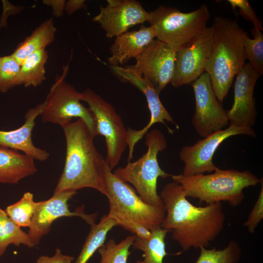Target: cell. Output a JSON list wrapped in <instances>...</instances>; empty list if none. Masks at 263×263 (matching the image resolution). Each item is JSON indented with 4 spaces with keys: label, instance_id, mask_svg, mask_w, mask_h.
<instances>
[{
    "label": "cell",
    "instance_id": "obj_1",
    "mask_svg": "<svg viewBox=\"0 0 263 263\" xmlns=\"http://www.w3.org/2000/svg\"><path fill=\"white\" fill-rule=\"evenodd\" d=\"M160 196L166 213L160 226L172 231L183 251L207 247L222 231L225 218L222 203L195 206L174 181L165 186Z\"/></svg>",
    "mask_w": 263,
    "mask_h": 263
},
{
    "label": "cell",
    "instance_id": "obj_2",
    "mask_svg": "<svg viewBox=\"0 0 263 263\" xmlns=\"http://www.w3.org/2000/svg\"><path fill=\"white\" fill-rule=\"evenodd\" d=\"M62 128L66 140V157L54 193L88 188L106 195L105 173L108 164L94 144L95 136L81 119Z\"/></svg>",
    "mask_w": 263,
    "mask_h": 263
},
{
    "label": "cell",
    "instance_id": "obj_3",
    "mask_svg": "<svg viewBox=\"0 0 263 263\" xmlns=\"http://www.w3.org/2000/svg\"><path fill=\"white\" fill-rule=\"evenodd\" d=\"M211 27L212 43L205 72L222 103L234 78L245 63L243 42L245 32L236 20L220 16L214 18Z\"/></svg>",
    "mask_w": 263,
    "mask_h": 263
},
{
    "label": "cell",
    "instance_id": "obj_4",
    "mask_svg": "<svg viewBox=\"0 0 263 263\" xmlns=\"http://www.w3.org/2000/svg\"><path fill=\"white\" fill-rule=\"evenodd\" d=\"M170 177L181 186L187 197L198 199L200 204L225 202L232 207L242 204L245 188L255 187L263 180L248 170L222 169L218 167L207 174H171Z\"/></svg>",
    "mask_w": 263,
    "mask_h": 263
},
{
    "label": "cell",
    "instance_id": "obj_5",
    "mask_svg": "<svg viewBox=\"0 0 263 263\" xmlns=\"http://www.w3.org/2000/svg\"><path fill=\"white\" fill-rule=\"evenodd\" d=\"M145 145L147 151L135 162H129L113 172L123 182L132 184L137 194L146 203L165 210L161 198L157 193L158 178L170 177L160 167L157 155L167 147V140L159 130L154 129L146 134Z\"/></svg>",
    "mask_w": 263,
    "mask_h": 263
},
{
    "label": "cell",
    "instance_id": "obj_6",
    "mask_svg": "<svg viewBox=\"0 0 263 263\" xmlns=\"http://www.w3.org/2000/svg\"><path fill=\"white\" fill-rule=\"evenodd\" d=\"M148 22L153 27L156 39L177 51L187 47L204 33L210 14L207 6L187 13L165 6H159L150 12Z\"/></svg>",
    "mask_w": 263,
    "mask_h": 263
},
{
    "label": "cell",
    "instance_id": "obj_7",
    "mask_svg": "<svg viewBox=\"0 0 263 263\" xmlns=\"http://www.w3.org/2000/svg\"><path fill=\"white\" fill-rule=\"evenodd\" d=\"M106 196L109 202L107 216L116 223L121 221L140 224L151 230L160 225L165 210L145 202L135 189L118 178L108 165L105 169Z\"/></svg>",
    "mask_w": 263,
    "mask_h": 263
},
{
    "label": "cell",
    "instance_id": "obj_8",
    "mask_svg": "<svg viewBox=\"0 0 263 263\" xmlns=\"http://www.w3.org/2000/svg\"><path fill=\"white\" fill-rule=\"evenodd\" d=\"M68 68L58 77L50 89L39 116L43 123L63 126L74 118L82 119L91 132L96 136L95 121L93 113L81 103V93L65 80Z\"/></svg>",
    "mask_w": 263,
    "mask_h": 263
},
{
    "label": "cell",
    "instance_id": "obj_9",
    "mask_svg": "<svg viewBox=\"0 0 263 263\" xmlns=\"http://www.w3.org/2000/svg\"><path fill=\"white\" fill-rule=\"evenodd\" d=\"M81 93L82 101L88 104L94 114L96 135L105 138L106 160L112 170L119 163L128 147V129L111 104L90 89Z\"/></svg>",
    "mask_w": 263,
    "mask_h": 263
},
{
    "label": "cell",
    "instance_id": "obj_10",
    "mask_svg": "<svg viewBox=\"0 0 263 263\" xmlns=\"http://www.w3.org/2000/svg\"><path fill=\"white\" fill-rule=\"evenodd\" d=\"M242 134L256 136L251 127H240L230 124L226 129L215 132L193 145L183 147L179 152L180 158L184 163L182 174L190 176L214 171L217 167L212 158L219 146L231 136Z\"/></svg>",
    "mask_w": 263,
    "mask_h": 263
},
{
    "label": "cell",
    "instance_id": "obj_11",
    "mask_svg": "<svg viewBox=\"0 0 263 263\" xmlns=\"http://www.w3.org/2000/svg\"><path fill=\"white\" fill-rule=\"evenodd\" d=\"M192 86L195 99L192 123L198 134L204 138L227 126V111L216 96L208 75L203 73L192 82Z\"/></svg>",
    "mask_w": 263,
    "mask_h": 263
},
{
    "label": "cell",
    "instance_id": "obj_12",
    "mask_svg": "<svg viewBox=\"0 0 263 263\" xmlns=\"http://www.w3.org/2000/svg\"><path fill=\"white\" fill-rule=\"evenodd\" d=\"M111 68L119 79L124 82L131 83L143 92L150 113V121L143 129L138 131L131 128L128 129V146L129 150L128 161H131L132 159L135 144L143 138L153 124L158 123L164 124L170 133H173V131L169 128L165 120L175 125L177 129H179V126L162 103L159 98L160 94L150 82L137 75L129 66L124 67L116 66H111Z\"/></svg>",
    "mask_w": 263,
    "mask_h": 263
},
{
    "label": "cell",
    "instance_id": "obj_13",
    "mask_svg": "<svg viewBox=\"0 0 263 263\" xmlns=\"http://www.w3.org/2000/svg\"><path fill=\"white\" fill-rule=\"evenodd\" d=\"M77 193V191L66 190L54 193L49 199L38 202L28 234L35 246L38 245L41 238L51 230L52 223L63 217L78 216L90 226L95 224L97 214H87L79 207L71 211L68 201Z\"/></svg>",
    "mask_w": 263,
    "mask_h": 263
},
{
    "label": "cell",
    "instance_id": "obj_14",
    "mask_svg": "<svg viewBox=\"0 0 263 263\" xmlns=\"http://www.w3.org/2000/svg\"><path fill=\"white\" fill-rule=\"evenodd\" d=\"M176 51L154 39L129 67L150 82L160 94L172 78Z\"/></svg>",
    "mask_w": 263,
    "mask_h": 263
},
{
    "label": "cell",
    "instance_id": "obj_15",
    "mask_svg": "<svg viewBox=\"0 0 263 263\" xmlns=\"http://www.w3.org/2000/svg\"><path fill=\"white\" fill-rule=\"evenodd\" d=\"M212 43L211 27H207L190 45L176 51L170 83L174 87L193 82L205 72Z\"/></svg>",
    "mask_w": 263,
    "mask_h": 263
},
{
    "label": "cell",
    "instance_id": "obj_16",
    "mask_svg": "<svg viewBox=\"0 0 263 263\" xmlns=\"http://www.w3.org/2000/svg\"><path fill=\"white\" fill-rule=\"evenodd\" d=\"M101 6L99 13L93 20L99 24L108 38L117 37L131 27L149 22L150 13L134 0H108Z\"/></svg>",
    "mask_w": 263,
    "mask_h": 263
},
{
    "label": "cell",
    "instance_id": "obj_17",
    "mask_svg": "<svg viewBox=\"0 0 263 263\" xmlns=\"http://www.w3.org/2000/svg\"><path fill=\"white\" fill-rule=\"evenodd\" d=\"M260 76L249 62L245 63L236 75L233 103L231 109L227 111L230 124L251 128L254 125L257 110L253 93Z\"/></svg>",
    "mask_w": 263,
    "mask_h": 263
},
{
    "label": "cell",
    "instance_id": "obj_18",
    "mask_svg": "<svg viewBox=\"0 0 263 263\" xmlns=\"http://www.w3.org/2000/svg\"><path fill=\"white\" fill-rule=\"evenodd\" d=\"M42 106V103H41L29 109L25 113L24 122L19 128L8 131L0 130V145L21 151L34 160L40 161L47 160L49 153L35 146L32 139L35 120L39 116Z\"/></svg>",
    "mask_w": 263,
    "mask_h": 263
},
{
    "label": "cell",
    "instance_id": "obj_19",
    "mask_svg": "<svg viewBox=\"0 0 263 263\" xmlns=\"http://www.w3.org/2000/svg\"><path fill=\"white\" fill-rule=\"evenodd\" d=\"M156 38L153 26H142L138 30L126 33L116 37L110 47L108 62L111 66H120L132 58H136Z\"/></svg>",
    "mask_w": 263,
    "mask_h": 263
},
{
    "label": "cell",
    "instance_id": "obj_20",
    "mask_svg": "<svg viewBox=\"0 0 263 263\" xmlns=\"http://www.w3.org/2000/svg\"><path fill=\"white\" fill-rule=\"evenodd\" d=\"M37 170L34 159L0 145V183L17 184Z\"/></svg>",
    "mask_w": 263,
    "mask_h": 263
},
{
    "label": "cell",
    "instance_id": "obj_21",
    "mask_svg": "<svg viewBox=\"0 0 263 263\" xmlns=\"http://www.w3.org/2000/svg\"><path fill=\"white\" fill-rule=\"evenodd\" d=\"M56 30L53 19L50 18L46 20L20 43L11 55L21 64L30 55L45 50L46 47L54 41Z\"/></svg>",
    "mask_w": 263,
    "mask_h": 263
},
{
    "label": "cell",
    "instance_id": "obj_22",
    "mask_svg": "<svg viewBox=\"0 0 263 263\" xmlns=\"http://www.w3.org/2000/svg\"><path fill=\"white\" fill-rule=\"evenodd\" d=\"M151 236L148 239L135 236L132 244L134 249L143 253L142 259L135 263H164L165 257L168 254L166 250L165 238L169 231L157 225L151 229Z\"/></svg>",
    "mask_w": 263,
    "mask_h": 263
},
{
    "label": "cell",
    "instance_id": "obj_23",
    "mask_svg": "<svg viewBox=\"0 0 263 263\" xmlns=\"http://www.w3.org/2000/svg\"><path fill=\"white\" fill-rule=\"evenodd\" d=\"M117 223L107 215L103 216L97 224L91 226V230L75 263H87L105 243L109 232Z\"/></svg>",
    "mask_w": 263,
    "mask_h": 263
},
{
    "label": "cell",
    "instance_id": "obj_24",
    "mask_svg": "<svg viewBox=\"0 0 263 263\" xmlns=\"http://www.w3.org/2000/svg\"><path fill=\"white\" fill-rule=\"evenodd\" d=\"M13 244L17 246L20 244L29 247L35 246L28 233L21 229L0 207V257L5 253L8 246Z\"/></svg>",
    "mask_w": 263,
    "mask_h": 263
},
{
    "label": "cell",
    "instance_id": "obj_25",
    "mask_svg": "<svg viewBox=\"0 0 263 263\" xmlns=\"http://www.w3.org/2000/svg\"><path fill=\"white\" fill-rule=\"evenodd\" d=\"M48 58L45 50L35 52L28 56L20 64L23 85L37 87L46 79L45 65Z\"/></svg>",
    "mask_w": 263,
    "mask_h": 263
},
{
    "label": "cell",
    "instance_id": "obj_26",
    "mask_svg": "<svg viewBox=\"0 0 263 263\" xmlns=\"http://www.w3.org/2000/svg\"><path fill=\"white\" fill-rule=\"evenodd\" d=\"M199 249L200 254L195 263H238L242 256V248L235 240L230 241L222 249L205 247Z\"/></svg>",
    "mask_w": 263,
    "mask_h": 263
},
{
    "label": "cell",
    "instance_id": "obj_27",
    "mask_svg": "<svg viewBox=\"0 0 263 263\" xmlns=\"http://www.w3.org/2000/svg\"><path fill=\"white\" fill-rule=\"evenodd\" d=\"M135 238V235L128 236L119 243L113 239L109 240L97 250L100 256L99 263H128L132 253L130 248Z\"/></svg>",
    "mask_w": 263,
    "mask_h": 263
},
{
    "label": "cell",
    "instance_id": "obj_28",
    "mask_svg": "<svg viewBox=\"0 0 263 263\" xmlns=\"http://www.w3.org/2000/svg\"><path fill=\"white\" fill-rule=\"evenodd\" d=\"M37 205L33 194L26 192L19 201L8 206L5 211L18 226L29 227Z\"/></svg>",
    "mask_w": 263,
    "mask_h": 263
},
{
    "label": "cell",
    "instance_id": "obj_29",
    "mask_svg": "<svg viewBox=\"0 0 263 263\" xmlns=\"http://www.w3.org/2000/svg\"><path fill=\"white\" fill-rule=\"evenodd\" d=\"M251 34L253 38H249L245 32L243 37L244 55L246 59L261 75L263 74V34L260 30L253 27Z\"/></svg>",
    "mask_w": 263,
    "mask_h": 263
},
{
    "label": "cell",
    "instance_id": "obj_30",
    "mask_svg": "<svg viewBox=\"0 0 263 263\" xmlns=\"http://www.w3.org/2000/svg\"><path fill=\"white\" fill-rule=\"evenodd\" d=\"M20 85H23L20 64L11 55L3 56L0 70V92L6 93Z\"/></svg>",
    "mask_w": 263,
    "mask_h": 263
},
{
    "label": "cell",
    "instance_id": "obj_31",
    "mask_svg": "<svg viewBox=\"0 0 263 263\" xmlns=\"http://www.w3.org/2000/svg\"><path fill=\"white\" fill-rule=\"evenodd\" d=\"M258 197L246 220L244 223V226L247 228L249 233L253 234L260 223L263 219V184Z\"/></svg>",
    "mask_w": 263,
    "mask_h": 263
},
{
    "label": "cell",
    "instance_id": "obj_32",
    "mask_svg": "<svg viewBox=\"0 0 263 263\" xmlns=\"http://www.w3.org/2000/svg\"><path fill=\"white\" fill-rule=\"evenodd\" d=\"M233 10L238 8L241 15L246 19L253 23L254 27L262 31L263 30L262 21L258 18L254 10L247 0H228Z\"/></svg>",
    "mask_w": 263,
    "mask_h": 263
},
{
    "label": "cell",
    "instance_id": "obj_33",
    "mask_svg": "<svg viewBox=\"0 0 263 263\" xmlns=\"http://www.w3.org/2000/svg\"><path fill=\"white\" fill-rule=\"evenodd\" d=\"M117 225L122 227L141 239H148L151 236V230L135 222L121 221L117 222Z\"/></svg>",
    "mask_w": 263,
    "mask_h": 263
},
{
    "label": "cell",
    "instance_id": "obj_34",
    "mask_svg": "<svg viewBox=\"0 0 263 263\" xmlns=\"http://www.w3.org/2000/svg\"><path fill=\"white\" fill-rule=\"evenodd\" d=\"M74 259L73 256L63 254L61 249L57 248L54 256H41L37 259L36 263H72Z\"/></svg>",
    "mask_w": 263,
    "mask_h": 263
},
{
    "label": "cell",
    "instance_id": "obj_35",
    "mask_svg": "<svg viewBox=\"0 0 263 263\" xmlns=\"http://www.w3.org/2000/svg\"><path fill=\"white\" fill-rule=\"evenodd\" d=\"M43 2L52 7L55 16L59 17L62 15L64 9L65 0H44Z\"/></svg>",
    "mask_w": 263,
    "mask_h": 263
},
{
    "label": "cell",
    "instance_id": "obj_36",
    "mask_svg": "<svg viewBox=\"0 0 263 263\" xmlns=\"http://www.w3.org/2000/svg\"><path fill=\"white\" fill-rule=\"evenodd\" d=\"M84 6L85 0H70L65 3L64 10L68 14L71 15Z\"/></svg>",
    "mask_w": 263,
    "mask_h": 263
},
{
    "label": "cell",
    "instance_id": "obj_37",
    "mask_svg": "<svg viewBox=\"0 0 263 263\" xmlns=\"http://www.w3.org/2000/svg\"><path fill=\"white\" fill-rule=\"evenodd\" d=\"M2 57L0 56V70L1 64H2Z\"/></svg>",
    "mask_w": 263,
    "mask_h": 263
}]
</instances>
